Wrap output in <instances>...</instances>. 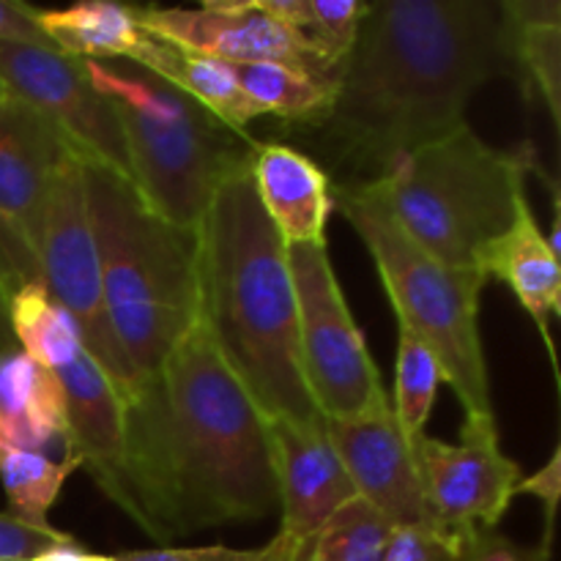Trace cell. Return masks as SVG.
Wrapping results in <instances>:
<instances>
[{
    "label": "cell",
    "mask_w": 561,
    "mask_h": 561,
    "mask_svg": "<svg viewBox=\"0 0 561 561\" xmlns=\"http://www.w3.org/2000/svg\"><path fill=\"white\" fill-rule=\"evenodd\" d=\"M118 507L157 542L279 510L266 414L201 321L124 400Z\"/></svg>",
    "instance_id": "6da1fadb"
},
{
    "label": "cell",
    "mask_w": 561,
    "mask_h": 561,
    "mask_svg": "<svg viewBox=\"0 0 561 561\" xmlns=\"http://www.w3.org/2000/svg\"><path fill=\"white\" fill-rule=\"evenodd\" d=\"M513 75L502 0H376L318 126L334 164L367 184L463 129L471 96Z\"/></svg>",
    "instance_id": "7a4b0ae2"
},
{
    "label": "cell",
    "mask_w": 561,
    "mask_h": 561,
    "mask_svg": "<svg viewBox=\"0 0 561 561\" xmlns=\"http://www.w3.org/2000/svg\"><path fill=\"white\" fill-rule=\"evenodd\" d=\"M197 321L257 409L321 420L299 351L288 247L263 214L250 164L217 190L195 230Z\"/></svg>",
    "instance_id": "3957f363"
},
{
    "label": "cell",
    "mask_w": 561,
    "mask_h": 561,
    "mask_svg": "<svg viewBox=\"0 0 561 561\" xmlns=\"http://www.w3.org/2000/svg\"><path fill=\"white\" fill-rule=\"evenodd\" d=\"M82 164L110 327L137 381L153 378L197 321V239L159 219L126 175Z\"/></svg>",
    "instance_id": "277c9868"
},
{
    "label": "cell",
    "mask_w": 561,
    "mask_h": 561,
    "mask_svg": "<svg viewBox=\"0 0 561 561\" xmlns=\"http://www.w3.org/2000/svg\"><path fill=\"white\" fill-rule=\"evenodd\" d=\"M82 64L115 110L140 201L173 228L197 230L219 186L252 162L257 142L137 66Z\"/></svg>",
    "instance_id": "5b68a950"
},
{
    "label": "cell",
    "mask_w": 561,
    "mask_h": 561,
    "mask_svg": "<svg viewBox=\"0 0 561 561\" xmlns=\"http://www.w3.org/2000/svg\"><path fill=\"white\" fill-rule=\"evenodd\" d=\"M537 168L535 148H493L469 124L400 159L367 190L394 222L453 268H474L488 241L502 236Z\"/></svg>",
    "instance_id": "8992f818"
},
{
    "label": "cell",
    "mask_w": 561,
    "mask_h": 561,
    "mask_svg": "<svg viewBox=\"0 0 561 561\" xmlns=\"http://www.w3.org/2000/svg\"><path fill=\"white\" fill-rule=\"evenodd\" d=\"M334 197L376 263L398 327L433 351L466 416H496L480 337L485 277L477 268L447 266L422 250L365 184L337 186Z\"/></svg>",
    "instance_id": "52a82bcc"
},
{
    "label": "cell",
    "mask_w": 561,
    "mask_h": 561,
    "mask_svg": "<svg viewBox=\"0 0 561 561\" xmlns=\"http://www.w3.org/2000/svg\"><path fill=\"white\" fill-rule=\"evenodd\" d=\"M9 329L31 359L47 367L64 389L69 442L104 496L118 504L124 400L93 359L75 318L49 296L42 279L22 285L9 301Z\"/></svg>",
    "instance_id": "ba28073f"
},
{
    "label": "cell",
    "mask_w": 561,
    "mask_h": 561,
    "mask_svg": "<svg viewBox=\"0 0 561 561\" xmlns=\"http://www.w3.org/2000/svg\"><path fill=\"white\" fill-rule=\"evenodd\" d=\"M288 263L299 307L301 370L323 420H354L392 403L327 247H288Z\"/></svg>",
    "instance_id": "9c48e42d"
},
{
    "label": "cell",
    "mask_w": 561,
    "mask_h": 561,
    "mask_svg": "<svg viewBox=\"0 0 561 561\" xmlns=\"http://www.w3.org/2000/svg\"><path fill=\"white\" fill-rule=\"evenodd\" d=\"M36 261L44 288L75 318L93 359L104 367L121 400H126L140 381L131 373L110 327L96 241H93L91 214H88L85 181H82L77 151L66 153L47 192Z\"/></svg>",
    "instance_id": "30bf717a"
},
{
    "label": "cell",
    "mask_w": 561,
    "mask_h": 561,
    "mask_svg": "<svg viewBox=\"0 0 561 561\" xmlns=\"http://www.w3.org/2000/svg\"><path fill=\"white\" fill-rule=\"evenodd\" d=\"M414 458L436 526L471 540L496 531L524 477L504 455L496 416H466L458 444L425 433Z\"/></svg>",
    "instance_id": "8fae6325"
},
{
    "label": "cell",
    "mask_w": 561,
    "mask_h": 561,
    "mask_svg": "<svg viewBox=\"0 0 561 561\" xmlns=\"http://www.w3.org/2000/svg\"><path fill=\"white\" fill-rule=\"evenodd\" d=\"M0 80L9 96L44 115L75 148L77 157L129 179L115 110L93 88L80 58L49 47L0 44Z\"/></svg>",
    "instance_id": "7c38bea8"
},
{
    "label": "cell",
    "mask_w": 561,
    "mask_h": 561,
    "mask_svg": "<svg viewBox=\"0 0 561 561\" xmlns=\"http://www.w3.org/2000/svg\"><path fill=\"white\" fill-rule=\"evenodd\" d=\"M146 36L222 64H285L337 88L340 75L310 42L263 11L261 0H206L201 9L135 5Z\"/></svg>",
    "instance_id": "4fadbf2b"
},
{
    "label": "cell",
    "mask_w": 561,
    "mask_h": 561,
    "mask_svg": "<svg viewBox=\"0 0 561 561\" xmlns=\"http://www.w3.org/2000/svg\"><path fill=\"white\" fill-rule=\"evenodd\" d=\"M69 151L75 148L44 115L14 96L0 102V261L16 288L38 279L44 203Z\"/></svg>",
    "instance_id": "5bb4252c"
},
{
    "label": "cell",
    "mask_w": 561,
    "mask_h": 561,
    "mask_svg": "<svg viewBox=\"0 0 561 561\" xmlns=\"http://www.w3.org/2000/svg\"><path fill=\"white\" fill-rule=\"evenodd\" d=\"M327 431L356 496L392 526H436L414 444L400 431L392 403L354 420H327Z\"/></svg>",
    "instance_id": "9a60e30c"
},
{
    "label": "cell",
    "mask_w": 561,
    "mask_h": 561,
    "mask_svg": "<svg viewBox=\"0 0 561 561\" xmlns=\"http://www.w3.org/2000/svg\"><path fill=\"white\" fill-rule=\"evenodd\" d=\"M266 425L283 515L279 535L305 542L343 504L356 499V488L329 438L323 416L312 422L266 416Z\"/></svg>",
    "instance_id": "2e32d148"
},
{
    "label": "cell",
    "mask_w": 561,
    "mask_h": 561,
    "mask_svg": "<svg viewBox=\"0 0 561 561\" xmlns=\"http://www.w3.org/2000/svg\"><path fill=\"white\" fill-rule=\"evenodd\" d=\"M250 173L263 214L285 247H327L334 192L316 159L285 142H257Z\"/></svg>",
    "instance_id": "e0dca14e"
},
{
    "label": "cell",
    "mask_w": 561,
    "mask_h": 561,
    "mask_svg": "<svg viewBox=\"0 0 561 561\" xmlns=\"http://www.w3.org/2000/svg\"><path fill=\"white\" fill-rule=\"evenodd\" d=\"M474 268L485 277V283L499 279L513 290L515 299L520 301V307L529 312L531 321L540 329L553 370H559L551 337V318L561 312L559 252L542 236V228L537 225L526 195L515 206L510 228L482 247Z\"/></svg>",
    "instance_id": "ac0fdd59"
},
{
    "label": "cell",
    "mask_w": 561,
    "mask_h": 561,
    "mask_svg": "<svg viewBox=\"0 0 561 561\" xmlns=\"http://www.w3.org/2000/svg\"><path fill=\"white\" fill-rule=\"evenodd\" d=\"M69 442L64 389L25 351L0 354V449L44 453Z\"/></svg>",
    "instance_id": "d6986e66"
},
{
    "label": "cell",
    "mask_w": 561,
    "mask_h": 561,
    "mask_svg": "<svg viewBox=\"0 0 561 561\" xmlns=\"http://www.w3.org/2000/svg\"><path fill=\"white\" fill-rule=\"evenodd\" d=\"M131 64L190 96L192 102L201 104L203 110H208L214 118L222 121L228 129L239 131V135H247V126L261 118V110L247 99L233 69L222 60L184 53L173 44L146 36Z\"/></svg>",
    "instance_id": "ffe728a7"
},
{
    "label": "cell",
    "mask_w": 561,
    "mask_h": 561,
    "mask_svg": "<svg viewBox=\"0 0 561 561\" xmlns=\"http://www.w3.org/2000/svg\"><path fill=\"white\" fill-rule=\"evenodd\" d=\"M510 25L513 75L531 88L553 126L561 118V3L559 0H502Z\"/></svg>",
    "instance_id": "44dd1931"
},
{
    "label": "cell",
    "mask_w": 561,
    "mask_h": 561,
    "mask_svg": "<svg viewBox=\"0 0 561 561\" xmlns=\"http://www.w3.org/2000/svg\"><path fill=\"white\" fill-rule=\"evenodd\" d=\"M36 20L58 53L80 60H129L146 42L135 16V5L88 0L71 9H36Z\"/></svg>",
    "instance_id": "7402d4cb"
},
{
    "label": "cell",
    "mask_w": 561,
    "mask_h": 561,
    "mask_svg": "<svg viewBox=\"0 0 561 561\" xmlns=\"http://www.w3.org/2000/svg\"><path fill=\"white\" fill-rule=\"evenodd\" d=\"M241 91L261 115H277L288 124L318 129L329 118L337 88L285 64H228Z\"/></svg>",
    "instance_id": "603a6c76"
},
{
    "label": "cell",
    "mask_w": 561,
    "mask_h": 561,
    "mask_svg": "<svg viewBox=\"0 0 561 561\" xmlns=\"http://www.w3.org/2000/svg\"><path fill=\"white\" fill-rule=\"evenodd\" d=\"M77 469H82V458L75 449H64L60 460L44 453L0 449V482L9 499V515L36 529H53L49 507L58 502L66 480Z\"/></svg>",
    "instance_id": "cb8c5ba5"
},
{
    "label": "cell",
    "mask_w": 561,
    "mask_h": 561,
    "mask_svg": "<svg viewBox=\"0 0 561 561\" xmlns=\"http://www.w3.org/2000/svg\"><path fill=\"white\" fill-rule=\"evenodd\" d=\"M392 524L362 496L337 510L310 540L299 542L294 561H381Z\"/></svg>",
    "instance_id": "d4e9b609"
},
{
    "label": "cell",
    "mask_w": 561,
    "mask_h": 561,
    "mask_svg": "<svg viewBox=\"0 0 561 561\" xmlns=\"http://www.w3.org/2000/svg\"><path fill=\"white\" fill-rule=\"evenodd\" d=\"M398 365H394L392 411L411 444L425 436V425L436 405L444 373L433 351L405 327H398Z\"/></svg>",
    "instance_id": "484cf974"
},
{
    "label": "cell",
    "mask_w": 561,
    "mask_h": 561,
    "mask_svg": "<svg viewBox=\"0 0 561 561\" xmlns=\"http://www.w3.org/2000/svg\"><path fill=\"white\" fill-rule=\"evenodd\" d=\"M367 5L370 3H362V0H307L305 38L321 55L323 64L337 75L354 49Z\"/></svg>",
    "instance_id": "4316f807"
},
{
    "label": "cell",
    "mask_w": 561,
    "mask_h": 561,
    "mask_svg": "<svg viewBox=\"0 0 561 561\" xmlns=\"http://www.w3.org/2000/svg\"><path fill=\"white\" fill-rule=\"evenodd\" d=\"M482 537L471 540L442 526H392L381 561H469Z\"/></svg>",
    "instance_id": "83f0119b"
},
{
    "label": "cell",
    "mask_w": 561,
    "mask_h": 561,
    "mask_svg": "<svg viewBox=\"0 0 561 561\" xmlns=\"http://www.w3.org/2000/svg\"><path fill=\"white\" fill-rule=\"evenodd\" d=\"M299 542L279 535L261 548H146V551H124L118 561H294Z\"/></svg>",
    "instance_id": "f1b7e54d"
},
{
    "label": "cell",
    "mask_w": 561,
    "mask_h": 561,
    "mask_svg": "<svg viewBox=\"0 0 561 561\" xmlns=\"http://www.w3.org/2000/svg\"><path fill=\"white\" fill-rule=\"evenodd\" d=\"M75 540L66 531L36 529V526L22 524L20 518L9 513H0V561L5 559H36L47 548L60 546V542Z\"/></svg>",
    "instance_id": "f546056e"
},
{
    "label": "cell",
    "mask_w": 561,
    "mask_h": 561,
    "mask_svg": "<svg viewBox=\"0 0 561 561\" xmlns=\"http://www.w3.org/2000/svg\"><path fill=\"white\" fill-rule=\"evenodd\" d=\"M561 493V447H557L548 458V463L540 471L529 477H520L515 496H535L540 499L542 510H546V542H542V553H548V542H551L553 518H557Z\"/></svg>",
    "instance_id": "4dcf8cb0"
},
{
    "label": "cell",
    "mask_w": 561,
    "mask_h": 561,
    "mask_svg": "<svg viewBox=\"0 0 561 561\" xmlns=\"http://www.w3.org/2000/svg\"><path fill=\"white\" fill-rule=\"evenodd\" d=\"M0 44H20V47H53L47 33L36 20V9L20 0H0Z\"/></svg>",
    "instance_id": "1f68e13d"
},
{
    "label": "cell",
    "mask_w": 561,
    "mask_h": 561,
    "mask_svg": "<svg viewBox=\"0 0 561 561\" xmlns=\"http://www.w3.org/2000/svg\"><path fill=\"white\" fill-rule=\"evenodd\" d=\"M469 561H526V559L520 557L510 542L499 540V537L493 535H485L480 542H477L474 553H471Z\"/></svg>",
    "instance_id": "d6a6232c"
},
{
    "label": "cell",
    "mask_w": 561,
    "mask_h": 561,
    "mask_svg": "<svg viewBox=\"0 0 561 561\" xmlns=\"http://www.w3.org/2000/svg\"><path fill=\"white\" fill-rule=\"evenodd\" d=\"M85 559H88L85 548H82L77 540H69V542H60V546L47 548V551H42L31 561H85Z\"/></svg>",
    "instance_id": "836d02e7"
},
{
    "label": "cell",
    "mask_w": 561,
    "mask_h": 561,
    "mask_svg": "<svg viewBox=\"0 0 561 561\" xmlns=\"http://www.w3.org/2000/svg\"><path fill=\"white\" fill-rule=\"evenodd\" d=\"M85 561H118V557H102V553H88Z\"/></svg>",
    "instance_id": "e575fe53"
},
{
    "label": "cell",
    "mask_w": 561,
    "mask_h": 561,
    "mask_svg": "<svg viewBox=\"0 0 561 561\" xmlns=\"http://www.w3.org/2000/svg\"><path fill=\"white\" fill-rule=\"evenodd\" d=\"M5 99H9V91H5L3 80H0V102H5Z\"/></svg>",
    "instance_id": "d590c367"
},
{
    "label": "cell",
    "mask_w": 561,
    "mask_h": 561,
    "mask_svg": "<svg viewBox=\"0 0 561 561\" xmlns=\"http://www.w3.org/2000/svg\"><path fill=\"white\" fill-rule=\"evenodd\" d=\"M5 561H31V559H5Z\"/></svg>",
    "instance_id": "8d00e7d4"
}]
</instances>
